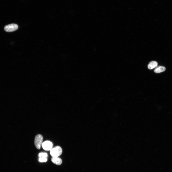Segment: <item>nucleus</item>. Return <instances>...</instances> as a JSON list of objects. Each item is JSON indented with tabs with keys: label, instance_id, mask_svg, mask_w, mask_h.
<instances>
[{
	"label": "nucleus",
	"instance_id": "obj_7",
	"mask_svg": "<svg viewBox=\"0 0 172 172\" xmlns=\"http://www.w3.org/2000/svg\"><path fill=\"white\" fill-rule=\"evenodd\" d=\"M166 70L165 68L163 66H159L157 67L154 70V72L156 73H159L163 72Z\"/></svg>",
	"mask_w": 172,
	"mask_h": 172
},
{
	"label": "nucleus",
	"instance_id": "obj_8",
	"mask_svg": "<svg viewBox=\"0 0 172 172\" xmlns=\"http://www.w3.org/2000/svg\"><path fill=\"white\" fill-rule=\"evenodd\" d=\"M38 156L39 157H47L48 156V154L46 153L41 152L39 153L38 154Z\"/></svg>",
	"mask_w": 172,
	"mask_h": 172
},
{
	"label": "nucleus",
	"instance_id": "obj_5",
	"mask_svg": "<svg viewBox=\"0 0 172 172\" xmlns=\"http://www.w3.org/2000/svg\"><path fill=\"white\" fill-rule=\"evenodd\" d=\"M51 161L54 164L57 165L61 164L62 162L61 159L58 157H52Z\"/></svg>",
	"mask_w": 172,
	"mask_h": 172
},
{
	"label": "nucleus",
	"instance_id": "obj_6",
	"mask_svg": "<svg viewBox=\"0 0 172 172\" xmlns=\"http://www.w3.org/2000/svg\"><path fill=\"white\" fill-rule=\"evenodd\" d=\"M158 64L155 61H151L148 65V68L149 69H152L156 67Z\"/></svg>",
	"mask_w": 172,
	"mask_h": 172
},
{
	"label": "nucleus",
	"instance_id": "obj_1",
	"mask_svg": "<svg viewBox=\"0 0 172 172\" xmlns=\"http://www.w3.org/2000/svg\"><path fill=\"white\" fill-rule=\"evenodd\" d=\"M62 150L59 146H56L52 148L50 150V154L52 157H58L62 154Z\"/></svg>",
	"mask_w": 172,
	"mask_h": 172
},
{
	"label": "nucleus",
	"instance_id": "obj_4",
	"mask_svg": "<svg viewBox=\"0 0 172 172\" xmlns=\"http://www.w3.org/2000/svg\"><path fill=\"white\" fill-rule=\"evenodd\" d=\"M42 146L43 149L44 150H49L52 148L53 144L50 141L47 140L44 141L42 143Z\"/></svg>",
	"mask_w": 172,
	"mask_h": 172
},
{
	"label": "nucleus",
	"instance_id": "obj_2",
	"mask_svg": "<svg viewBox=\"0 0 172 172\" xmlns=\"http://www.w3.org/2000/svg\"><path fill=\"white\" fill-rule=\"evenodd\" d=\"M43 140V137L40 134H38L35 137L34 140V144L36 147L38 149H39L42 146Z\"/></svg>",
	"mask_w": 172,
	"mask_h": 172
},
{
	"label": "nucleus",
	"instance_id": "obj_3",
	"mask_svg": "<svg viewBox=\"0 0 172 172\" xmlns=\"http://www.w3.org/2000/svg\"><path fill=\"white\" fill-rule=\"evenodd\" d=\"M18 28V25L14 23L11 24L6 25L4 27L5 30L7 32H11L17 30Z\"/></svg>",
	"mask_w": 172,
	"mask_h": 172
},
{
	"label": "nucleus",
	"instance_id": "obj_9",
	"mask_svg": "<svg viewBox=\"0 0 172 172\" xmlns=\"http://www.w3.org/2000/svg\"><path fill=\"white\" fill-rule=\"evenodd\" d=\"M47 160V158L46 157H39L38 159L39 161L40 162H46Z\"/></svg>",
	"mask_w": 172,
	"mask_h": 172
}]
</instances>
